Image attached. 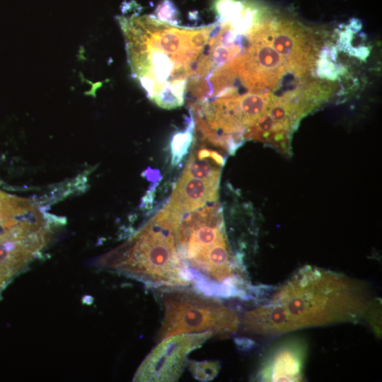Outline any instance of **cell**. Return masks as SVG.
<instances>
[{
	"mask_svg": "<svg viewBox=\"0 0 382 382\" xmlns=\"http://www.w3.org/2000/svg\"><path fill=\"white\" fill-rule=\"evenodd\" d=\"M132 76L153 100L176 81L195 77L214 24L185 28L154 16L119 18Z\"/></svg>",
	"mask_w": 382,
	"mask_h": 382,
	"instance_id": "6da1fadb",
	"label": "cell"
},
{
	"mask_svg": "<svg viewBox=\"0 0 382 382\" xmlns=\"http://www.w3.org/2000/svg\"><path fill=\"white\" fill-rule=\"evenodd\" d=\"M357 280L324 269L304 266L274 293L268 303L281 334L338 323H356L370 303Z\"/></svg>",
	"mask_w": 382,
	"mask_h": 382,
	"instance_id": "7a4b0ae2",
	"label": "cell"
},
{
	"mask_svg": "<svg viewBox=\"0 0 382 382\" xmlns=\"http://www.w3.org/2000/svg\"><path fill=\"white\" fill-rule=\"evenodd\" d=\"M183 215L175 231L178 254L192 284L224 297L238 296L241 266L229 247L218 202Z\"/></svg>",
	"mask_w": 382,
	"mask_h": 382,
	"instance_id": "3957f363",
	"label": "cell"
},
{
	"mask_svg": "<svg viewBox=\"0 0 382 382\" xmlns=\"http://www.w3.org/2000/svg\"><path fill=\"white\" fill-rule=\"evenodd\" d=\"M180 221L165 207L134 236L96 258L93 265L158 286L192 284L176 250L175 231Z\"/></svg>",
	"mask_w": 382,
	"mask_h": 382,
	"instance_id": "277c9868",
	"label": "cell"
},
{
	"mask_svg": "<svg viewBox=\"0 0 382 382\" xmlns=\"http://www.w3.org/2000/svg\"><path fill=\"white\" fill-rule=\"evenodd\" d=\"M163 318L158 341L175 335L211 331L227 337L239 326L238 314L220 300L189 289H174L164 294Z\"/></svg>",
	"mask_w": 382,
	"mask_h": 382,
	"instance_id": "5b68a950",
	"label": "cell"
},
{
	"mask_svg": "<svg viewBox=\"0 0 382 382\" xmlns=\"http://www.w3.org/2000/svg\"><path fill=\"white\" fill-rule=\"evenodd\" d=\"M51 231L39 210L0 233V291L47 245Z\"/></svg>",
	"mask_w": 382,
	"mask_h": 382,
	"instance_id": "8992f818",
	"label": "cell"
},
{
	"mask_svg": "<svg viewBox=\"0 0 382 382\" xmlns=\"http://www.w3.org/2000/svg\"><path fill=\"white\" fill-rule=\"evenodd\" d=\"M214 336L211 331L183 333L166 337L151 351L133 378L134 381H177L188 355Z\"/></svg>",
	"mask_w": 382,
	"mask_h": 382,
	"instance_id": "52a82bcc",
	"label": "cell"
},
{
	"mask_svg": "<svg viewBox=\"0 0 382 382\" xmlns=\"http://www.w3.org/2000/svg\"><path fill=\"white\" fill-rule=\"evenodd\" d=\"M308 346L300 337L277 342L265 356L257 373L261 381H301Z\"/></svg>",
	"mask_w": 382,
	"mask_h": 382,
	"instance_id": "ba28073f",
	"label": "cell"
},
{
	"mask_svg": "<svg viewBox=\"0 0 382 382\" xmlns=\"http://www.w3.org/2000/svg\"><path fill=\"white\" fill-rule=\"evenodd\" d=\"M219 182L192 178L183 173L167 204L184 215L218 198Z\"/></svg>",
	"mask_w": 382,
	"mask_h": 382,
	"instance_id": "9c48e42d",
	"label": "cell"
},
{
	"mask_svg": "<svg viewBox=\"0 0 382 382\" xmlns=\"http://www.w3.org/2000/svg\"><path fill=\"white\" fill-rule=\"evenodd\" d=\"M37 209L25 199L0 191V233L13 227Z\"/></svg>",
	"mask_w": 382,
	"mask_h": 382,
	"instance_id": "30bf717a",
	"label": "cell"
},
{
	"mask_svg": "<svg viewBox=\"0 0 382 382\" xmlns=\"http://www.w3.org/2000/svg\"><path fill=\"white\" fill-rule=\"evenodd\" d=\"M195 120L190 110L186 127L183 130L175 132L170 141L171 163L177 166L187 154L193 139L195 132Z\"/></svg>",
	"mask_w": 382,
	"mask_h": 382,
	"instance_id": "8fae6325",
	"label": "cell"
},
{
	"mask_svg": "<svg viewBox=\"0 0 382 382\" xmlns=\"http://www.w3.org/2000/svg\"><path fill=\"white\" fill-rule=\"evenodd\" d=\"M209 158L199 159L192 154L188 159L183 173L188 175L208 181L219 182L221 170L215 163L208 161Z\"/></svg>",
	"mask_w": 382,
	"mask_h": 382,
	"instance_id": "7c38bea8",
	"label": "cell"
},
{
	"mask_svg": "<svg viewBox=\"0 0 382 382\" xmlns=\"http://www.w3.org/2000/svg\"><path fill=\"white\" fill-rule=\"evenodd\" d=\"M188 368L192 376L197 380L208 381L212 380L218 374L220 363L217 361H196L190 360Z\"/></svg>",
	"mask_w": 382,
	"mask_h": 382,
	"instance_id": "4fadbf2b",
	"label": "cell"
},
{
	"mask_svg": "<svg viewBox=\"0 0 382 382\" xmlns=\"http://www.w3.org/2000/svg\"><path fill=\"white\" fill-rule=\"evenodd\" d=\"M156 18L164 23L178 25V12L170 0H163L156 9Z\"/></svg>",
	"mask_w": 382,
	"mask_h": 382,
	"instance_id": "5bb4252c",
	"label": "cell"
},
{
	"mask_svg": "<svg viewBox=\"0 0 382 382\" xmlns=\"http://www.w3.org/2000/svg\"><path fill=\"white\" fill-rule=\"evenodd\" d=\"M366 315L375 332L381 334V304L378 299L371 301Z\"/></svg>",
	"mask_w": 382,
	"mask_h": 382,
	"instance_id": "9a60e30c",
	"label": "cell"
},
{
	"mask_svg": "<svg viewBox=\"0 0 382 382\" xmlns=\"http://www.w3.org/2000/svg\"><path fill=\"white\" fill-rule=\"evenodd\" d=\"M158 171V170H156L154 171V173L153 175H155L156 177H158L159 175V173L158 174H156ZM145 173H147L146 175H150L151 178H149V180L151 179V173H148L146 170H145Z\"/></svg>",
	"mask_w": 382,
	"mask_h": 382,
	"instance_id": "2e32d148",
	"label": "cell"
}]
</instances>
